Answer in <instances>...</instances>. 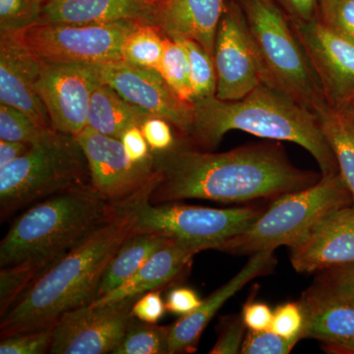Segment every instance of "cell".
Here are the masks:
<instances>
[{
	"label": "cell",
	"instance_id": "obj_1",
	"mask_svg": "<svg viewBox=\"0 0 354 354\" xmlns=\"http://www.w3.org/2000/svg\"><path fill=\"white\" fill-rule=\"evenodd\" d=\"M153 153L158 179L149 200L155 205L188 199L239 203L279 197L322 178L295 167L279 144H252L216 153L179 140L171 150Z\"/></svg>",
	"mask_w": 354,
	"mask_h": 354
},
{
	"label": "cell",
	"instance_id": "obj_2",
	"mask_svg": "<svg viewBox=\"0 0 354 354\" xmlns=\"http://www.w3.org/2000/svg\"><path fill=\"white\" fill-rule=\"evenodd\" d=\"M133 232L132 218L118 212L93 230L46 270L1 317V339L53 327L66 312L92 304L104 269Z\"/></svg>",
	"mask_w": 354,
	"mask_h": 354
},
{
	"label": "cell",
	"instance_id": "obj_3",
	"mask_svg": "<svg viewBox=\"0 0 354 354\" xmlns=\"http://www.w3.org/2000/svg\"><path fill=\"white\" fill-rule=\"evenodd\" d=\"M232 130L261 138L292 142L315 158L321 176L339 172L316 114L267 84L261 83L237 101L211 97L194 102L192 124L181 141L193 148L209 151Z\"/></svg>",
	"mask_w": 354,
	"mask_h": 354
},
{
	"label": "cell",
	"instance_id": "obj_4",
	"mask_svg": "<svg viewBox=\"0 0 354 354\" xmlns=\"http://www.w3.org/2000/svg\"><path fill=\"white\" fill-rule=\"evenodd\" d=\"M115 214L91 186L46 198L14 221L0 243V267L32 261L50 268Z\"/></svg>",
	"mask_w": 354,
	"mask_h": 354
},
{
	"label": "cell",
	"instance_id": "obj_5",
	"mask_svg": "<svg viewBox=\"0 0 354 354\" xmlns=\"http://www.w3.org/2000/svg\"><path fill=\"white\" fill-rule=\"evenodd\" d=\"M239 6L259 55L263 83L314 113L330 104L290 18L272 0H239Z\"/></svg>",
	"mask_w": 354,
	"mask_h": 354
},
{
	"label": "cell",
	"instance_id": "obj_6",
	"mask_svg": "<svg viewBox=\"0 0 354 354\" xmlns=\"http://www.w3.org/2000/svg\"><path fill=\"white\" fill-rule=\"evenodd\" d=\"M88 186L87 160L75 137L53 129L0 169V216L3 220L34 202Z\"/></svg>",
	"mask_w": 354,
	"mask_h": 354
},
{
	"label": "cell",
	"instance_id": "obj_7",
	"mask_svg": "<svg viewBox=\"0 0 354 354\" xmlns=\"http://www.w3.org/2000/svg\"><path fill=\"white\" fill-rule=\"evenodd\" d=\"M353 206V196L339 172L322 176L314 185L278 197L245 232L220 250L244 255L292 246L321 218L335 209Z\"/></svg>",
	"mask_w": 354,
	"mask_h": 354
},
{
	"label": "cell",
	"instance_id": "obj_8",
	"mask_svg": "<svg viewBox=\"0 0 354 354\" xmlns=\"http://www.w3.org/2000/svg\"><path fill=\"white\" fill-rule=\"evenodd\" d=\"M157 178L156 174L138 194L113 205L116 212L132 218L135 232H156L201 246L204 250H220L225 242L245 232L264 212L251 207L216 209L178 202L152 204L149 195Z\"/></svg>",
	"mask_w": 354,
	"mask_h": 354
},
{
	"label": "cell",
	"instance_id": "obj_9",
	"mask_svg": "<svg viewBox=\"0 0 354 354\" xmlns=\"http://www.w3.org/2000/svg\"><path fill=\"white\" fill-rule=\"evenodd\" d=\"M142 22L38 24L22 35L29 50L46 64L97 65L120 62L121 48Z\"/></svg>",
	"mask_w": 354,
	"mask_h": 354
},
{
	"label": "cell",
	"instance_id": "obj_10",
	"mask_svg": "<svg viewBox=\"0 0 354 354\" xmlns=\"http://www.w3.org/2000/svg\"><path fill=\"white\" fill-rule=\"evenodd\" d=\"M75 138L87 160L91 187L104 201L113 205L127 201L155 178L153 153L146 162H133L120 139L88 127Z\"/></svg>",
	"mask_w": 354,
	"mask_h": 354
},
{
	"label": "cell",
	"instance_id": "obj_11",
	"mask_svg": "<svg viewBox=\"0 0 354 354\" xmlns=\"http://www.w3.org/2000/svg\"><path fill=\"white\" fill-rule=\"evenodd\" d=\"M215 97L237 101L263 83L262 64L239 4L225 6L216 32Z\"/></svg>",
	"mask_w": 354,
	"mask_h": 354
},
{
	"label": "cell",
	"instance_id": "obj_12",
	"mask_svg": "<svg viewBox=\"0 0 354 354\" xmlns=\"http://www.w3.org/2000/svg\"><path fill=\"white\" fill-rule=\"evenodd\" d=\"M138 297L66 312L53 326L50 353H113L134 317L132 307Z\"/></svg>",
	"mask_w": 354,
	"mask_h": 354
},
{
	"label": "cell",
	"instance_id": "obj_13",
	"mask_svg": "<svg viewBox=\"0 0 354 354\" xmlns=\"http://www.w3.org/2000/svg\"><path fill=\"white\" fill-rule=\"evenodd\" d=\"M100 84L94 65L41 62L37 88L53 129L74 137L82 132L91 97Z\"/></svg>",
	"mask_w": 354,
	"mask_h": 354
},
{
	"label": "cell",
	"instance_id": "obj_14",
	"mask_svg": "<svg viewBox=\"0 0 354 354\" xmlns=\"http://www.w3.org/2000/svg\"><path fill=\"white\" fill-rule=\"evenodd\" d=\"M102 83L150 115L164 118L185 139L193 121V104L177 97L158 71L120 60L94 65Z\"/></svg>",
	"mask_w": 354,
	"mask_h": 354
},
{
	"label": "cell",
	"instance_id": "obj_15",
	"mask_svg": "<svg viewBox=\"0 0 354 354\" xmlns=\"http://www.w3.org/2000/svg\"><path fill=\"white\" fill-rule=\"evenodd\" d=\"M290 19L330 106L344 109L354 95V43L335 34L318 18Z\"/></svg>",
	"mask_w": 354,
	"mask_h": 354
},
{
	"label": "cell",
	"instance_id": "obj_16",
	"mask_svg": "<svg viewBox=\"0 0 354 354\" xmlns=\"http://www.w3.org/2000/svg\"><path fill=\"white\" fill-rule=\"evenodd\" d=\"M290 262L298 272H323L354 263V209H335L321 218L290 247Z\"/></svg>",
	"mask_w": 354,
	"mask_h": 354
},
{
	"label": "cell",
	"instance_id": "obj_17",
	"mask_svg": "<svg viewBox=\"0 0 354 354\" xmlns=\"http://www.w3.org/2000/svg\"><path fill=\"white\" fill-rule=\"evenodd\" d=\"M22 35L0 36V102L20 109L39 127L53 129L37 88L41 62Z\"/></svg>",
	"mask_w": 354,
	"mask_h": 354
},
{
	"label": "cell",
	"instance_id": "obj_18",
	"mask_svg": "<svg viewBox=\"0 0 354 354\" xmlns=\"http://www.w3.org/2000/svg\"><path fill=\"white\" fill-rule=\"evenodd\" d=\"M276 264L274 251L266 250L253 254L247 264L225 285L212 293L189 315L183 316L171 326L169 353H193L204 330L215 317L216 312L230 298L236 295L252 279L271 272Z\"/></svg>",
	"mask_w": 354,
	"mask_h": 354
},
{
	"label": "cell",
	"instance_id": "obj_19",
	"mask_svg": "<svg viewBox=\"0 0 354 354\" xmlns=\"http://www.w3.org/2000/svg\"><path fill=\"white\" fill-rule=\"evenodd\" d=\"M153 0H46L39 24H106L134 20L157 27Z\"/></svg>",
	"mask_w": 354,
	"mask_h": 354
},
{
	"label": "cell",
	"instance_id": "obj_20",
	"mask_svg": "<svg viewBox=\"0 0 354 354\" xmlns=\"http://www.w3.org/2000/svg\"><path fill=\"white\" fill-rule=\"evenodd\" d=\"M225 0H165L158 3L157 27L169 39L196 41L214 58Z\"/></svg>",
	"mask_w": 354,
	"mask_h": 354
},
{
	"label": "cell",
	"instance_id": "obj_21",
	"mask_svg": "<svg viewBox=\"0 0 354 354\" xmlns=\"http://www.w3.org/2000/svg\"><path fill=\"white\" fill-rule=\"evenodd\" d=\"M204 250L201 246L172 241L153 254L138 272L108 295L94 300L93 306L141 297L148 291L169 285L190 264L196 254Z\"/></svg>",
	"mask_w": 354,
	"mask_h": 354
},
{
	"label": "cell",
	"instance_id": "obj_22",
	"mask_svg": "<svg viewBox=\"0 0 354 354\" xmlns=\"http://www.w3.org/2000/svg\"><path fill=\"white\" fill-rule=\"evenodd\" d=\"M298 304L304 314L302 339L312 337L322 342L354 339V302L310 288Z\"/></svg>",
	"mask_w": 354,
	"mask_h": 354
},
{
	"label": "cell",
	"instance_id": "obj_23",
	"mask_svg": "<svg viewBox=\"0 0 354 354\" xmlns=\"http://www.w3.org/2000/svg\"><path fill=\"white\" fill-rule=\"evenodd\" d=\"M172 241L171 237L156 232H135L130 234L104 269L95 299L124 283L153 254Z\"/></svg>",
	"mask_w": 354,
	"mask_h": 354
},
{
	"label": "cell",
	"instance_id": "obj_24",
	"mask_svg": "<svg viewBox=\"0 0 354 354\" xmlns=\"http://www.w3.org/2000/svg\"><path fill=\"white\" fill-rule=\"evenodd\" d=\"M150 114L130 104L106 84H100L91 97L87 127L120 139L129 128L141 127Z\"/></svg>",
	"mask_w": 354,
	"mask_h": 354
},
{
	"label": "cell",
	"instance_id": "obj_25",
	"mask_svg": "<svg viewBox=\"0 0 354 354\" xmlns=\"http://www.w3.org/2000/svg\"><path fill=\"white\" fill-rule=\"evenodd\" d=\"M334 153L339 171L353 196L354 209V124L342 109L327 104L315 113Z\"/></svg>",
	"mask_w": 354,
	"mask_h": 354
},
{
	"label": "cell",
	"instance_id": "obj_26",
	"mask_svg": "<svg viewBox=\"0 0 354 354\" xmlns=\"http://www.w3.org/2000/svg\"><path fill=\"white\" fill-rule=\"evenodd\" d=\"M165 51V35L158 27L142 23L130 32L121 48L127 64L158 72Z\"/></svg>",
	"mask_w": 354,
	"mask_h": 354
},
{
	"label": "cell",
	"instance_id": "obj_27",
	"mask_svg": "<svg viewBox=\"0 0 354 354\" xmlns=\"http://www.w3.org/2000/svg\"><path fill=\"white\" fill-rule=\"evenodd\" d=\"M171 326L143 322L133 317L113 354L169 353Z\"/></svg>",
	"mask_w": 354,
	"mask_h": 354
},
{
	"label": "cell",
	"instance_id": "obj_28",
	"mask_svg": "<svg viewBox=\"0 0 354 354\" xmlns=\"http://www.w3.org/2000/svg\"><path fill=\"white\" fill-rule=\"evenodd\" d=\"M158 73L177 97L193 104L187 51L180 41L165 36V51Z\"/></svg>",
	"mask_w": 354,
	"mask_h": 354
},
{
	"label": "cell",
	"instance_id": "obj_29",
	"mask_svg": "<svg viewBox=\"0 0 354 354\" xmlns=\"http://www.w3.org/2000/svg\"><path fill=\"white\" fill-rule=\"evenodd\" d=\"M50 268L24 261L0 271V316H4L30 288Z\"/></svg>",
	"mask_w": 354,
	"mask_h": 354
},
{
	"label": "cell",
	"instance_id": "obj_30",
	"mask_svg": "<svg viewBox=\"0 0 354 354\" xmlns=\"http://www.w3.org/2000/svg\"><path fill=\"white\" fill-rule=\"evenodd\" d=\"M172 39L180 41L187 51L193 104L208 97H215L216 75L214 58L199 44L192 39Z\"/></svg>",
	"mask_w": 354,
	"mask_h": 354
},
{
	"label": "cell",
	"instance_id": "obj_31",
	"mask_svg": "<svg viewBox=\"0 0 354 354\" xmlns=\"http://www.w3.org/2000/svg\"><path fill=\"white\" fill-rule=\"evenodd\" d=\"M46 0H0V36L22 35L38 25Z\"/></svg>",
	"mask_w": 354,
	"mask_h": 354
},
{
	"label": "cell",
	"instance_id": "obj_32",
	"mask_svg": "<svg viewBox=\"0 0 354 354\" xmlns=\"http://www.w3.org/2000/svg\"><path fill=\"white\" fill-rule=\"evenodd\" d=\"M53 129H46L20 111L0 102V140L35 144L46 138Z\"/></svg>",
	"mask_w": 354,
	"mask_h": 354
},
{
	"label": "cell",
	"instance_id": "obj_33",
	"mask_svg": "<svg viewBox=\"0 0 354 354\" xmlns=\"http://www.w3.org/2000/svg\"><path fill=\"white\" fill-rule=\"evenodd\" d=\"M320 18L335 34L354 43V0H319Z\"/></svg>",
	"mask_w": 354,
	"mask_h": 354
},
{
	"label": "cell",
	"instance_id": "obj_34",
	"mask_svg": "<svg viewBox=\"0 0 354 354\" xmlns=\"http://www.w3.org/2000/svg\"><path fill=\"white\" fill-rule=\"evenodd\" d=\"M311 288L354 302V263L323 271Z\"/></svg>",
	"mask_w": 354,
	"mask_h": 354
},
{
	"label": "cell",
	"instance_id": "obj_35",
	"mask_svg": "<svg viewBox=\"0 0 354 354\" xmlns=\"http://www.w3.org/2000/svg\"><path fill=\"white\" fill-rule=\"evenodd\" d=\"M53 327L22 333L3 337L0 342L1 354H44L50 353Z\"/></svg>",
	"mask_w": 354,
	"mask_h": 354
},
{
	"label": "cell",
	"instance_id": "obj_36",
	"mask_svg": "<svg viewBox=\"0 0 354 354\" xmlns=\"http://www.w3.org/2000/svg\"><path fill=\"white\" fill-rule=\"evenodd\" d=\"M297 342L286 339L271 330H249L242 344L244 354H288Z\"/></svg>",
	"mask_w": 354,
	"mask_h": 354
},
{
	"label": "cell",
	"instance_id": "obj_37",
	"mask_svg": "<svg viewBox=\"0 0 354 354\" xmlns=\"http://www.w3.org/2000/svg\"><path fill=\"white\" fill-rule=\"evenodd\" d=\"M304 329V314L299 304L288 302L274 311L270 330L290 341L299 342Z\"/></svg>",
	"mask_w": 354,
	"mask_h": 354
},
{
	"label": "cell",
	"instance_id": "obj_38",
	"mask_svg": "<svg viewBox=\"0 0 354 354\" xmlns=\"http://www.w3.org/2000/svg\"><path fill=\"white\" fill-rule=\"evenodd\" d=\"M169 121L150 115L142 123L141 130L153 153H162L176 146L179 140L174 134Z\"/></svg>",
	"mask_w": 354,
	"mask_h": 354
},
{
	"label": "cell",
	"instance_id": "obj_39",
	"mask_svg": "<svg viewBox=\"0 0 354 354\" xmlns=\"http://www.w3.org/2000/svg\"><path fill=\"white\" fill-rule=\"evenodd\" d=\"M247 327L241 317L234 316L223 323L221 335L211 354L241 353L242 344L245 339Z\"/></svg>",
	"mask_w": 354,
	"mask_h": 354
},
{
	"label": "cell",
	"instance_id": "obj_40",
	"mask_svg": "<svg viewBox=\"0 0 354 354\" xmlns=\"http://www.w3.org/2000/svg\"><path fill=\"white\" fill-rule=\"evenodd\" d=\"M165 311L167 308L160 288L144 293L132 307V314L135 318L151 324H157L164 317Z\"/></svg>",
	"mask_w": 354,
	"mask_h": 354
},
{
	"label": "cell",
	"instance_id": "obj_41",
	"mask_svg": "<svg viewBox=\"0 0 354 354\" xmlns=\"http://www.w3.org/2000/svg\"><path fill=\"white\" fill-rule=\"evenodd\" d=\"M201 304L202 299L196 291L179 286L169 291L165 299V308L171 313L183 317L194 312Z\"/></svg>",
	"mask_w": 354,
	"mask_h": 354
},
{
	"label": "cell",
	"instance_id": "obj_42",
	"mask_svg": "<svg viewBox=\"0 0 354 354\" xmlns=\"http://www.w3.org/2000/svg\"><path fill=\"white\" fill-rule=\"evenodd\" d=\"M128 158L133 162H143L153 157L152 151L142 133L141 128L134 127L123 133L120 138Z\"/></svg>",
	"mask_w": 354,
	"mask_h": 354
},
{
	"label": "cell",
	"instance_id": "obj_43",
	"mask_svg": "<svg viewBox=\"0 0 354 354\" xmlns=\"http://www.w3.org/2000/svg\"><path fill=\"white\" fill-rule=\"evenodd\" d=\"M274 312L266 304L262 302H248L242 310L241 318L250 330H270Z\"/></svg>",
	"mask_w": 354,
	"mask_h": 354
},
{
	"label": "cell",
	"instance_id": "obj_44",
	"mask_svg": "<svg viewBox=\"0 0 354 354\" xmlns=\"http://www.w3.org/2000/svg\"><path fill=\"white\" fill-rule=\"evenodd\" d=\"M291 19L310 21L315 19L318 0H281Z\"/></svg>",
	"mask_w": 354,
	"mask_h": 354
},
{
	"label": "cell",
	"instance_id": "obj_45",
	"mask_svg": "<svg viewBox=\"0 0 354 354\" xmlns=\"http://www.w3.org/2000/svg\"><path fill=\"white\" fill-rule=\"evenodd\" d=\"M32 144L0 140V169L15 162L29 151Z\"/></svg>",
	"mask_w": 354,
	"mask_h": 354
},
{
	"label": "cell",
	"instance_id": "obj_46",
	"mask_svg": "<svg viewBox=\"0 0 354 354\" xmlns=\"http://www.w3.org/2000/svg\"><path fill=\"white\" fill-rule=\"evenodd\" d=\"M330 351L335 353H354V339H344V341L324 342Z\"/></svg>",
	"mask_w": 354,
	"mask_h": 354
},
{
	"label": "cell",
	"instance_id": "obj_47",
	"mask_svg": "<svg viewBox=\"0 0 354 354\" xmlns=\"http://www.w3.org/2000/svg\"><path fill=\"white\" fill-rule=\"evenodd\" d=\"M342 111H344V113L348 114L349 118H351L354 124V95L353 97H351V101L348 102V104H346Z\"/></svg>",
	"mask_w": 354,
	"mask_h": 354
},
{
	"label": "cell",
	"instance_id": "obj_48",
	"mask_svg": "<svg viewBox=\"0 0 354 354\" xmlns=\"http://www.w3.org/2000/svg\"><path fill=\"white\" fill-rule=\"evenodd\" d=\"M153 1L158 2V3H160V2H164L165 0H153Z\"/></svg>",
	"mask_w": 354,
	"mask_h": 354
},
{
	"label": "cell",
	"instance_id": "obj_49",
	"mask_svg": "<svg viewBox=\"0 0 354 354\" xmlns=\"http://www.w3.org/2000/svg\"></svg>",
	"mask_w": 354,
	"mask_h": 354
}]
</instances>
